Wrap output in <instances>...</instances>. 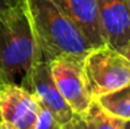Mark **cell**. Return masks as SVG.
I'll list each match as a JSON object with an SVG mask.
<instances>
[{
  "label": "cell",
  "mask_w": 130,
  "mask_h": 129,
  "mask_svg": "<svg viewBox=\"0 0 130 129\" xmlns=\"http://www.w3.org/2000/svg\"><path fill=\"white\" fill-rule=\"evenodd\" d=\"M37 47V58L52 62L57 58L84 61L92 49L78 28L54 0H23Z\"/></svg>",
  "instance_id": "1"
},
{
  "label": "cell",
  "mask_w": 130,
  "mask_h": 129,
  "mask_svg": "<svg viewBox=\"0 0 130 129\" xmlns=\"http://www.w3.org/2000/svg\"><path fill=\"white\" fill-rule=\"evenodd\" d=\"M37 58L24 5L0 13V84H20Z\"/></svg>",
  "instance_id": "2"
},
{
  "label": "cell",
  "mask_w": 130,
  "mask_h": 129,
  "mask_svg": "<svg viewBox=\"0 0 130 129\" xmlns=\"http://www.w3.org/2000/svg\"><path fill=\"white\" fill-rule=\"evenodd\" d=\"M84 70L92 99L130 82V61L107 44L95 47L87 53L84 58Z\"/></svg>",
  "instance_id": "3"
},
{
  "label": "cell",
  "mask_w": 130,
  "mask_h": 129,
  "mask_svg": "<svg viewBox=\"0 0 130 129\" xmlns=\"http://www.w3.org/2000/svg\"><path fill=\"white\" fill-rule=\"evenodd\" d=\"M19 85L32 92L36 99L52 113L61 125L73 118V110L66 103L53 80L51 62L36 58Z\"/></svg>",
  "instance_id": "4"
},
{
  "label": "cell",
  "mask_w": 130,
  "mask_h": 129,
  "mask_svg": "<svg viewBox=\"0 0 130 129\" xmlns=\"http://www.w3.org/2000/svg\"><path fill=\"white\" fill-rule=\"evenodd\" d=\"M53 80L66 103L75 114H84L93 101L87 86L84 61L76 58H57L51 62Z\"/></svg>",
  "instance_id": "5"
},
{
  "label": "cell",
  "mask_w": 130,
  "mask_h": 129,
  "mask_svg": "<svg viewBox=\"0 0 130 129\" xmlns=\"http://www.w3.org/2000/svg\"><path fill=\"white\" fill-rule=\"evenodd\" d=\"M41 111L36 96L18 84L0 85V119L15 129H34Z\"/></svg>",
  "instance_id": "6"
},
{
  "label": "cell",
  "mask_w": 130,
  "mask_h": 129,
  "mask_svg": "<svg viewBox=\"0 0 130 129\" xmlns=\"http://www.w3.org/2000/svg\"><path fill=\"white\" fill-rule=\"evenodd\" d=\"M107 46L120 49L130 41L129 0H96Z\"/></svg>",
  "instance_id": "7"
},
{
  "label": "cell",
  "mask_w": 130,
  "mask_h": 129,
  "mask_svg": "<svg viewBox=\"0 0 130 129\" xmlns=\"http://www.w3.org/2000/svg\"><path fill=\"white\" fill-rule=\"evenodd\" d=\"M54 3L78 28L92 48L107 44L96 0H54Z\"/></svg>",
  "instance_id": "8"
},
{
  "label": "cell",
  "mask_w": 130,
  "mask_h": 129,
  "mask_svg": "<svg viewBox=\"0 0 130 129\" xmlns=\"http://www.w3.org/2000/svg\"><path fill=\"white\" fill-rule=\"evenodd\" d=\"M93 100L107 114L123 120H130V82Z\"/></svg>",
  "instance_id": "9"
},
{
  "label": "cell",
  "mask_w": 130,
  "mask_h": 129,
  "mask_svg": "<svg viewBox=\"0 0 130 129\" xmlns=\"http://www.w3.org/2000/svg\"><path fill=\"white\" fill-rule=\"evenodd\" d=\"M80 115L85 119L87 129H124L125 124V120L112 117L102 110L96 100H93L88 109Z\"/></svg>",
  "instance_id": "10"
},
{
  "label": "cell",
  "mask_w": 130,
  "mask_h": 129,
  "mask_svg": "<svg viewBox=\"0 0 130 129\" xmlns=\"http://www.w3.org/2000/svg\"><path fill=\"white\" fill-rule=\"evenodd\" d=\"M34 129H61V124L54 119L52 113L41 104L39 117H38V120H37V124H36Z\"/></svg>",
  "instance_id": "11"
},
{
  "label": "cell",
  "mask_w": 130,
  "mask_h": 129,
  "mask_svg": "<svg viewBox=\"0 0 130 129\" xmlns=\"http://www.w3.org/2000/svg\"><path fill=\"white\" fill-rule=\"evenodd\" d=\"M61 129H87L85 119L82 118V115L80 114H75L73 118L67 122L66 124L61 125Z\"/></svg>",
  "instance_id": "12"
},
{
  "label": "cell",
  "mask_w": 130,
  "mask_h": 129,
  "mask_svg": "<svg viewBox=\"0 0 130 129\" xmlns=\"http://www.w3.org/2000/svg\"><path fill=\"white\" fill-rule=\"evenodd\" d=\"M23 4V0H0V13L8 11Z\"/></svg>",
  "instance_id": "13"
},
{
  "label": "cell",
  "mask_w": 130,
  "mask_h": 129,
  "mask_svg": "<svg viewBox=\"0 0 130 129\" xmlns=\"http://www.w3.org/2000/svg\"><path fill=\"white\" fill-rule=\"evenodd\" d=\"M119 52H120L123 56H125V57L130 61V41L126 43L125 46H123V47L119 49Z\"/></svg>",
  "instance_id": "14"
},
{
  "label": "cell",
  "mask_w": 130,
  "mask_h": 129,
  "mask_svg": "<svg viewBox=\"0 0 130 129\" xmlns=\"http://www.w3.org/2000/svg\"><path fill=\"white\" fill-rule=\"evenodd\" d=\"M0 129H15V128H14V127H11L10 124H8V123H5V122L0 120Z\"/></svg>",
  "instance_id": "15"
},
{
  "label": "cell",
  "mask_w": 130,
  "mask_h": 129,
  "mask_svg": "<svg viewBox=\"0 0 130 129\" xmlns=\"http://www.w3.org/2000/svg\"><path fill=\"white\" fill-rule=\"evenodd\" d=\"M124 129H130V120H125V124H124Z\"/></svg>",
  "instance_id": "16"
},
{
  "label": "cell",
  "mask_w": 130,
  "mask_h": 129,
  "mask_svg": "<svg viewBox=\"0 0 130 129\" xmlns=\"http://www.w3.org/2000/svg\"><path fill=\"white\" fill-rule=\"evenodd\" d=\"M0 85H1V84H0Z\"/></svg>",
  "instance_id": "17"
},
{
  "label": "cell",
  "mask_w": 130,
  "mask_h": 129,
  "mask_svg": "<svg viewBox=\"0 0 130 129\" xmlns=\"http://www.w3.org/2000/svg\"><path fill=\"white\" fill-rule=\"evenodd\" d=\"M0 120H1V119H0Z\"/></svg>",
  "instance_id": "18"
},
{
  "label": "cell",
  "mask_w": 130,
  "mask_h": 129,
  "mask_svg": "<svg viewBox=\"0 0 130 129\" xmlns=\"http://www.w3.org/2000/svg\"><path fill=\"white\" fill-rule=\"evenodd\" d=\"M129 1H130V0H129Z\"/></svg>",
  "instance_id": "19"
}]
</instances>
